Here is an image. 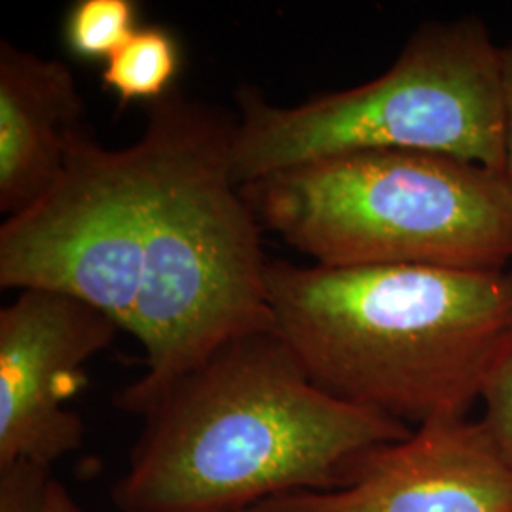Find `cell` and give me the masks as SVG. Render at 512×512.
I'll use <instances>...</instances> for the list:
<instances>
[{
    "label": "cell",
    "instance_id": "cell-9",
    "mask_svg": "<svg viewBox=\"0 0 512 512\" xmlns=\"http://www.w3.org/2000/svg\"><path fill=\"white\" fill-rule=\"evenodd\" d=\"M86 103L73 69L0 40V213L14 217L59 179Z\"/></svg>",
    "mask_w": 512,
    "mask_h": 512
},
{
    "label": "cell",
    "instance_id": "cell-12",
    "mask_svg": "<svg viewBox=\"0 0 512 512\" xmlns=\"http://www.w3.org/2000/svg\"><path fill=\"white\" fill-rule=\"evenodd\" d=\"M480 401L484 403L480 421L512 467V338L492 368Z\"/></svg>",
    "mask_w": 512,
    "mask_h": 512
},
{
    "label": "cell",
    "instance_id": "cell-14",
    "mask_svg": "<svg viewBox=\"0 0 512 512\" xmlns=\"http://www.w3.org/2000/svg\"><path fill=\"white\" fill-rule=\"evenodd\" d=\"M503 105H505V177L512 184V42L501 46Z\"/></svg>",
    "mask_w": 512,
    "mask_h": 512
},
{
    "label": "cell",
    "instance_id": "cell-4",
    "mask_svg": "<svg viewBox=\"0 0 512 512\" xmlns=\"http://www.w3.org/2000/svg\"><path fill=\"white\" fill-rule=\"evenodd\" d=\"M262 230L325 268L507 270L512 184L458 158L365 148L241 186Z\"/></svg>",
    "mask_w": 512,
    "mask_h": 512
},
{
    "label": "cell",
    "instance_id": "cell-6",
    "mask_svg": "<svg viewBox=\"0 0 512 512\" xmlns=\"http://www.w3.org/2000/svg\"><path fill=\"white\" fill-rule=\"evenodd\" d=\"M147 232V164L139 143L74 137L54 186L0 226V287L69 294L133 334Z\"/></svg>",
    "mask_w": 512,
    "mask_h": 512
},
{
    "label": "cell",
    "instance_id": "cell-8",
    "mask_svg": "<svg viewBox=\"0 0 512 512\" xmlns=\"http://www.w3.org/2000/svg\"><path fill=\"white\" fill-rule=\"evenodd\" d=\"M247 512H512V467L482 421L439 418L361 459L348 482Z\"/></svg>",
    "mask_w": 512,
    "mask_h": 512
},
{
    "label": "cell",
    "instance_id": "cell-15",
    "mask_svg": "<svg viewBox=\"0 0 512 512\" xmlns=\"http://www.w3.org/2000/svg\"><path fill=\"white\" fill-rule=\"evenodd\" d=\"M44 512H82L76 505L71 494L65 490L61 482L52 478L50 488H48V497H46V509Z\"/></svg>",
    "mask_w": 512,
    "mask_h": 512
},
{
    "label": "cell",
    "instance_id": "cell-7",
    "mask_svg": "<svg viewBox=\"0 0 512 512\" xmlns=\"http://www.w3.org/2000/svg\"><path fill=\"white\" fill-rule=\"evenodd\" d=\"M120 327L69 294L25 289L0 310V465L44 467L78 450L84 421L65 408L86 385L84 366Z\"/></svg>",
    "mask_w": 512,
    "mask_h": 512
},
{
    "label": "cell",
    "instance_id": "cell-13",
    "mask_svg": "<svg viewBox=\"0 0 512 512\" xmlns=\"http://www.w3.org/2000/svg\"><path fill=\"white\" fill-rule=\"evenodd\" d=\"M52 469L14 461L0 465V512H44Z\"/></svg>",
    "mask_w": 512,
    "mask_h": 512
},
{
    "label": "cell",
    "instance_id": "cell-1",
    "mask_svg": "<svg viewBox=\"0 0 512 512\" xmlns=\"http://www.w3.org/2000/svg\"><path fill=\"white\" fill-rule=\"evenodd\" d=\"M112 488L122 512H247L346 484L361 459L410 425L313 384L274 329L220 346L165 385Z\"/></svg>",
    "mask_w": 512,
    "mask_h": 512
},
{
    "label": "cell",
    "instance_id": "cell-11",
    "mask_svg": "<svg viewBox=\"0 0 512 512\" xmlns=\"http://www.w3.org/2000/svg\"><path fill=\"white\" fill-rule=\"evenodd\" d=\"M139 31L133 0H76L63 21V40L71 54L107 61Z\"/></svg>",
    "mask_w": 512,
    "mask_h": 512
},
{
    "label": "cell",
    "instance_id": "cell-5",
    "mask_svg": "<svg viewBox=\"0 0 512 512\" xmlns=\"http://www.w3.org/2000/svg\"><path fill=\"white\" fill-rule=\"evenodd\" d=\"M232 165L239 186L348 150L397 148L505 175L501 46L476 18L420 25L385 73L294 107L238 92Z\"/></svg>",
    "mask_w": 512,
    "mask_h": 512
},
{
    "label": "cell",
    "instance_id": "cell-2",
    "mask_svg": "<svg viewBox=\"0 0 512 512\" xmlns=\"http://www.w3.org/2000/svg\"><path fill=\"white\" fill-rule=\"evenodd\" d=\"M274 330L311 382L403 423L463 418L512 338V272L270 260Z\"/></svg>",
    "mask_w": 512,
    "mask_h": 512
},
{
    "label": "cell",
    "instance_id": "cell-3",
    "mask_svg": "<svg viewBox=\"0 0 512 512\" xmlns=\"http://www.w3.org/2000/svg\"><path fill=\"white\" fill-rule=\"evenodd\" d=\"M236 118L173 88L148 105L147 232L133 336L147 374L116 406L145 404L239 336L274 329L262 226L234 177Z\"/></svg>",
    "mask_w": 512,
    "mask_h": 512
},
{
    "label": "cell",
    "instance_id": "cell-10",
    "mask_svg": "<svg viewBox=\"0 0 512 512\" xmlns=\"http://www.w3.org/2000/svg\"><path fill=\"white\" fill-rule=\"evenodd\" d=\"M179 71V40L162 25H147L103 63L101 82L122 107L135 101L150 105L175 88Z\"/></svg>",
    "mask_w": 512,
    "mask_h": 512
}]
</instances>
